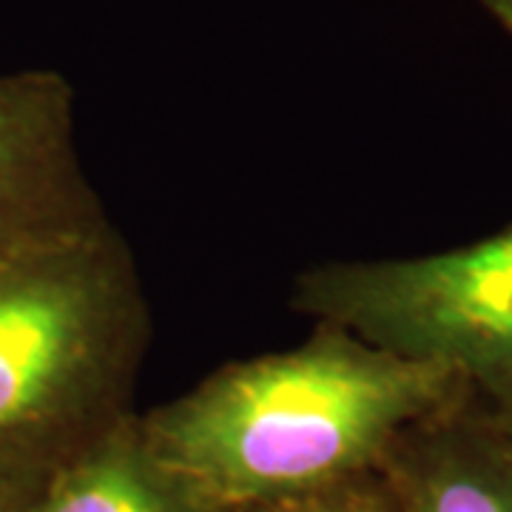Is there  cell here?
<instances>
[{"label":"cell","instance_id":"cell-8","mask_svg":"<svg viewBox=\"0 0 512 512\" xmlns=\"http://www.w3.org/2000/svg\"><path fill=\"white\" fill-rule=\"evenodd\" d=\"M35 493V487H26L12 478L0 476V512H26Z\"/></svg>","mask_w":512,"mask_h":512},{"label":"cell","instance_id":"cell-10","mask_svg":"<svg viewBox=\"0 0 512 512\" xmlns=\"http://www.w3.org/2000/svg\"><path fill=\"white\" fill-rule=\"evenodd\" d=\"M473 390H476V387H473ZM476 393H478V390H476ZM478 396H481L484 402L490 404L495 413H498L501 419L507 421V424H512V390H510V393H501V396H484V393H478Z\"/></svg>","mask_w":512,"mask_h":512},{"label":"cell","instance_id":"cell-9","mask_svg":"<svg viewBox=\"0 0 512 512\" xmlns=\"http://www.w3.org/2000/svg\"><path fill=\"white\" fill-rule=\"evenodd\" d=\"M478 3H481V6L507 29V35L512 37V0H478Z\"/></svg>","mask_w":512,"mask_h":512},{"label":"cell","instance_id":"cell-5","mask_svg":"<svg viewBox=\"0 0 512 512\" xmlns=\"http://www.w3.org/2000/svg\"><path fill=\"white\" fill-rule=\"evenodd\" d=\"M396 512H512V424L467 384L384 458Z\"/></svg>","mask_w":512,"mask_h":512},{"label":"cell","instance_id":"cell-3","mask_svg":"<svg viewBox=\"0 0 512 512\" xmlns=\"http://www.w3.org/2000/svg\"><path fill=\"white\" fill-rule=\"evenodd\" d=\"M291 305L484 396L512 390V225L439 254L313 265L293 279Z\"/></svg>","mask_w":512,"mask_h":512},{"label":"cell","instance_id":"cell-1","mask_svg":"<svg viewBox=\"0 0 512 512\" xmlns=\"http://www.w3.org/2000/svg\"><path fill=\"white\" fill-rule=\"evenodd\" d=\"M467 390L356 333L313 322L291 350L214 370L140 413L148 444L222 510L379 473L416 421Z\"/></svg>","mask_w":512,"mask_h":512},{"label":"cell","instance_id":"cell-6","mask_svg":"<svg viewBox=\"0 0 512 512\" xmlns=\"http://www.w3.org/2000/svg\"><path fill=\"white\" fill-rule=\"evenodd\" d=\"M26 512H228L168 464L131 413L46 478Z\"/></svg>","mask_w":512,"mask_h":512},{"label":"cell","instance_id":"cell-4","mask_svg":"<svg viewBox=\"0 0 512 512\" xmlns=\"http://www.w3.org/2000/svg\"><path fill=\"white\" fill-rule=\"evenodd\" d=\"M106 222L77 148L72 83L52 69L0 74V265Z\"/></svg>","mask_w":512,"mask_h":512},{"label":"cell","instance_id":"cell-2","mask_svg":"<svg viewBox=\"0 0 512 512\" xmlns=\"http://www.w3.org/2000/svg\"><path fill=\"white\" fill-rule=\"evenodd\" d=\"M151 313L106 222L0 265V476L40 490L134 410Z\"/></svg>","mask_w":512,"mask_h":512},{"label":"cell","instance_id":"cell-7","mask_svg":"<svg viewBox=\"0 0 512 512\" xmlns=\"http://www.w3.org/2000/svg\"><path fill=\"white\" fill-rule=\"evenodd\" d=\"M228 512H396V504L379 470V473H365L348 481H336L319 490L285 495V498Z\"/></svg>","mask_w":512,"mask_h":512}]
</instances>
